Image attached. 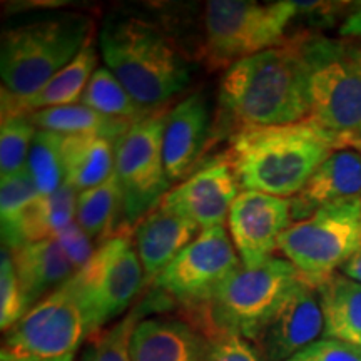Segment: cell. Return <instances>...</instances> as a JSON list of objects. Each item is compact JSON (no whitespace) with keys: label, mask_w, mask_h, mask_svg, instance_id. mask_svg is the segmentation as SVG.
<instances>
[{"label":"cell","mask_w":361,"mask_h":361,"mask_svg":"<svg viewBox=\"0 0 361 361\" xmlns=\"http://www.w3.org/2000/svg\"><path fill=\"white\" fill-rule=\"evenodd\" d=\"M308 35L298 34L226 69L219 84V106L238 130L308 119Z\"/></svg>","instance_id":"cell-1"},{"label":"cell","mask_w":361,"mask_h":361,"mask_svg":"<svg viewBox=\"0 0 361 361\" xmlns=\"http://www.w3.org/2000/svg\"><path fill=\"white\" fill-rule=\"evenodd\" d=\"M340 141L305 119L295 124L251 128L234 133L226 159L243 191L291 200Z\"/></svg>","instance_id":"cell-2"},{"label":"cell","mask_w":361,"mask_h":361,"mask_svg":"<svg viewBox=\"0 0 361 361\" xmlns=\"http://www.w3.org/2000/svg\"><path fill=\"white\" fill-rule=\"evenodd\" d=\"M104 64L139 106L154 111L191 80V66L174 39L154 20L112 13L99 32Z\"/></svg>","instance_id":"cell-3"},{"label":"cell","mask_w":361,"mask_h":361,"mask_svg":"<svg viewBox=\"0 0 361 361\" xmlns=\"http://www.w3.org/2000/svg\"><path fill=\"white\" fill-rule=\"evenodd\" d=\"M92 29L89 17L74 12L8 27L0 49L4 89L16 99L37 94L82 51Z\"/></svg>","instance_id":"cell-4"},{"label":"cell","mask_w":361,"mask_h":361,"mask_svg":"<svg viewBox=\"0 0 361 361\" xmlns=\"http://www.w3.org/2000/svg\"><path fill=\"white\" fill-rule=\"evenodd\" d=\"M300 278L290 261L274 256L256 269L241 264L206 305L184 310V319L200 331L219 328L256 343L283 298Z\"/></svg>","instance_id":"cell-5"},{"label":"cell","mask_w":361,"mask_h":361,"mask_svg":"<svg viewBox=\"0 0 361 361\" xmlns=\"http://www.w3.org/2000/svg\"><path fill=\"white\" fill-rule=\"evenodd\" d=\"M310 121L340 141L361 130V44L308 35Z\"/></svg>","instance_id":"cell-6"},{"label":"cell","mask_w":361,"mask_h":361,"mask_svg":"<svg viewBox=\"0 0 361 361\" xmlns=\"http://www.w3.org/2000/svg\"><path fill=\"white\" fill-rule=\"evenodd\" d=\"M300 17L293 0L259 4L251 0H211L202 13L204 52L213 69L231 67L286 42V29Z\"/></svg>","instance_id":"cell-7"},{"label":"cell","mask_w":361,"mask_h":361,"mask_svg":"<svg viewBox=\"0 0 361 361\" xmlns=\"http://www.w3.org/2000/svg\"><path fill=\"white\" fill-rule=\"evenodd\" d=\"M361 247V197L319 207L279 236L278 250L313 288L328 281Z\"/></svg>","instance_id":"cell-8"},{"label":"cell","mask_w":361,"mask_h":361,"mask_svg":"<svg viewBox=\"0 0 361 361\" xmlns=\"http://www.w3.org/2000/svg\"><path fill=\"white\" fill-rule=\"evenodd\" d=\"M67 284L78 296L87 323L89 338L121 316L146 284V274L128 233L117 234L94 252L87 264Z\"/></svg>","instance_id":"cell-9"},{"label":"cell","mask_w":361,"mask_h":361,"mask_svg":"<svg viewBox=\"0 0 361 361\" xmlns=\"http://www.w3.org/2000/svg\"><path fill=\"white\" fill-rule=\"evenodd\" d=\"M164 128L166 116L156 111L134 123L114 144V174L123 194L126 228L137 226L169 192L162 152Z\"/></svg>","instance_id":"cell-10"},{"label":"cell","mask_w":361,"mask_h":361,"mask_svg":"<svg viewBox=\"0 0 361 361\" xmlns=\"http://www.w3.org/2000/svg\"><path fill=\"white\" fill-rule=\"evenodd\" d=\"M89 338L84 311L69 284L45 296L7 331L2 361H69Z\"/></svg>","instance_id":"cell-11"},{"label":"cell","mask_w":361,"mask_h":361,"mask_svg":"<svg viewBox=\"0 0 361 361\" xmlns=\"http://www.w3.org/2000/svg\"><path fill=\"white\" fill-rule=\"evenodd\" d=\"M241 264L233 239L223 226L202 229L157 276L154 284L162 295L178 301L184 310L192 308L206 305Z\"/></svg>","instance_id":"cell-12"},{"label":"cell","mask_w":361,"mask_h":361,"mask_svg":"<svg viewBox=\"0 0 361 361\" xmlns=\"http://www.w3.org/2000/svg\"><path fill=\"white\" fill-rule=\"evenodd\" d=\"M293 224L291 201L259 191H241L228 216L229 236L245 268L263 266Z\"/></svg>","instance_id":"cell-13"},{"label":"cell","mask_w":361,"mask_h":361,"mask_svg":"<svg viewBox=\"0 0 361 361\" xmlns=\"http://www.w3.org/2000/svg\"><path fill=\"white\" fill-rule=\"evenodd\" d=\"M324 318L316 288L300 278L274 311L256 341L266 361H286L318 341Z\"/></svg>","instance_id":"cell-14"},{"label":"cell","mask_w":361,"mask_h":361,"mask_svg":"<svg viewBox=\"0 0 361 361\" xmlns=\"http://www.w3.org/2000/svg\"><path fill=\"white\" fill-rule=\"evenodd\" d=\"M238 196L239 183L224 156L178 184L161 204L191 219L202 231L223 226Z\"/></svg>","instance_id":"cell-15"},{"label":"cell","mask_w":361,"mask_h":361,"mask_svg":"<svg viewBox=\"0 0 361 361\" xmlns=\"http://www.w3.org/2000/svg\"><path fill=\"white\" fill-rule=\"evenodd\" d=\"M209 135V107L201 92L191 94L166 114L164 152L166 174L171 183L183 179L200 159Z\"/></svg>","instance_id":"cell-16"},{"label":"cell","mask_w":361,"mask_h":361,"mask_svg":"<svg viewBox=\"0 0 361 361\" xmlns=\"http://www.w3.org/2000/svg\"><path fill=\"white\" fill-rule=\"evenodd\" d=\"M351 197H361V152L350 147L336 149L290 200L293 223L310 218L319 207Z\"/></svg>","instance_id":"cell-17"},{"label":"cell","mask_w":361,"mask_h":361,"mask_svg":"<svg viewBox=\"0 0 361 361\" xmlns=\"http://www.w3.org/2000/svg\"><path fill=\"white\" fill-rule=\"evenodd\" d=\"M133 361H207V340L184 318L139 319L129 341Z\"/></svg>","instance_id":"cell-18"},{"label":"cell","mask_w":361,"mask_h":361,"mask_svg":"<svg viewBox=\"0 0 361 361\" xmlns=\"http://www.w3.org/2000/svg\"><path fill=\"white\" fill-rule=\"evenodd\" d=\"M201 233L200 226L162 204L134 228V246L146 274V283L157 276Z\"/></svg>","instance_id":"cell-19"},{"label":"cell","mask_w":361,"mask_h":361,"mask_svg":"<svg viewBox=\"0 0 361 361\" xmlns=\"http://www.w3.org/2000/svg\"><path fill=\"white\" fill-rule=\"evenodd\" d=\"M8 251L16 264L27 310L34 308L45 296L64 286L75 274L74 266L67 259L56 238L24 243Z\"/></svg>","instance_id":"cell-20"},{"label":"cell","mask_w":361,"mask_h":361,"mask_svg":"<svg viewBox=\"0 0 361 361\" xmlns=\"http://www.w3.org/2000/svg\"><path fill=\"white\" fill-rule=\"evenodd\" d=\"M97 51L94 45V35L90 37L71 64H67L59 74L49 80L42 89L27 99H16L2 87V112H30L49 109V107L71 106L80 102L90 78L97 71Z\"/></svg>","instance_id":"cell-21"},{"label":"cell","mask_w":361,"mask_h":361,"mask_svg":"<svg viewBox=\"0 0 361 361\" xmlns=\"http://www.w3.org/2000/svg\"><path fill=\"white\" fill-rule=\"evenodd\" d=\"M66 183L78 192L87 191L114 174V142L99 134L64 135Z\"/></svg>","instance_id":"cell-22"},{"label":"cell","mask_w":361,"mask_h":361,"mask_svg":"<svg viewBox=\"0 0 361 361\" xmlns=\"http://www.w3.org/2000/svg\"><path fill=\"white\" fill-rule=\"evenodd\" d=\"M316 291L324 318V338L361 348V284L336 273Z\"/></svg>","instance_id":"cell-23"},{"label":"cell","mask_w":361,"mask_h":361,"mask_svg":"<svg viewBox=\"0 0 361 361\" xmlns=\"http://www.w3.org/2000/svg\"><path fill=\"white\" fill-rule=\"evenodd\" d=\"M27 116L37 129L51 130L62 135L99 134L114 144L134 124L129 121L104 116L84 104L49 107V109L30 112Z\"/></svg>","instance_id":"cell-24"},{"label":"cell","mask_w":361,"mask_h":361,"mask_svg":"<svg viewBox=\"0 0 361 361\" xmlns=\"http://www.w3.org/2000/svg\"><path fill=\"white\" fill-rule=\"evenodd\" d=\"M78 197L79 192L67 183L49 196H39L25 216L22 228L24 243L54 238L66 226L74 223L78 214Z\"/></svg>","instance_id":"cell-25"},{"label":"cell","mask_w":361,"mask_h":361,"mask_svg":"<svg viewBox=\"0 0 361 361\" xmlns=\"http://www.w3.org/2000/svg\"><path fill=\"white\" fill-rule=\"evenodd\" d=\"M39 196L40 194L27 168L2 178V184H0L2 243L8 250L24 245L22 228H24L25 216L34 202L39 200Z\"/></svg>","instance_id":"cell-26"},{"label":"cell","mask_w":361,"mask_h":361,"mask_svg":"<svg viewBox=\"0 0 361 361\" xmlns=\"http://www.w3.org/2000/svg\"><path fill=\"white\" fill-rule=\"evenodd\" d=\"M79 104H84L107 117L129 121V123H137L142 117L156 112L139 106L106 66L97 67V71L94 72Z\"/></svg>","instance_id":"cell-27"},{"label":"cell","mask_w":361,"mask_h":361,"mask_svg":"<svg viewBox=\"0 0 361 361\" xmlns=\"http://www.w3.org/2000/svg\"><path fill=\"white\" fill-rule=\"evenodd\" d=\"M62 142V134L39 129L30 146L25 168L40 196L56 192L66 183Z\"/></svg>","instance_id":"cell-28"},{"label":"cell","mask_w":361,"mask_h":361,"mask_svg":"<svg viewBox=\"0 0 361 361\" xmlns=\"http://www.w3.org/2000/svg\"><path fill=\"white\" fill-rule=\"evenodd\" d=\"M119 209L123 211V194L119 180L112 174L99 186L79 192L75 221L94 239L109 231Z\"/></svg>","instance_id":"cell-29"},{"label":"cell","mask_w":361,"mask_h":361,"mask_svg":"<svg viewBox=\"0 0 361 361\" xmlns=\"http://www.w3.org/2000/svg\"><path fill=\"white\" fill-rule=\"evenodd\" d=\"M30 117L17 112H2L0 128V173L2 178L19 173L25 168L30 146L37 134Z\"/></svg>","instance_id":"cell-30"},{"label":"cell","mask_w":361,"mask_h":361,"mask_svg":"<svg viewBox=\"0 0 361 361\" xmlns=\"http://www.w3.org/2000/svg\"><path fill=\"white\" fill-rule=\"evenodd\" d=\"M27 311L12 255L4 246L0 255V328L7 333L24 318Z\"/></svg>","instance_id":"cell-31"},{"label":"cell","mask_w":361,"mask_h":361,"mask_svg":"<svg viewBox=\"0 0 361 361\" xmlns=\"http://www.w3.org/2000/svg\"><path fill=\"white\" fill-rule=\"evenodd\" d=\"M139 319H141L139 313L134 311L114 328L90 336V346L84 361H133L129 353V341Z\"/></svg>","instance_id":"cell-32"},{"label":"cell","mask_w":361,"mask_h":361,"mask_svg":"<svg viewBox=\"0 0 361 361\" xmlns=\"http://www.w3.org/2000/svg\"><path fill=\"white\" fill-rule=\"evenodd\" d=\"M202 335L207 340V361H263L258 345L239 333L213 328Z\"/></svg>","instance_id":"cell-33"},{"label":"cell","mask_w":361,"mask_h":361,"mask_svg":"<svg viewBox=\"0 0 361 361\" xmlns=\"http://www.w3.org/2000/svg\"><path fill=\"white\" fill-rule=\"evenodd\" d=\"M54 238H56L59 246L62 247V251H64L67 259L71 261V264L74 266L75 273L89 263L97 250L92 245V238H89V234L80 228L78 221L66 226Z\"/></svg>","instance_id":"cell-34"},{"label":"cell","mask_w":361,"mask_h":361,"mask_svg":"<svg viewBox=\"0 0 361 361\" xmlns=\"http://www.w3.org/2000/svg\"><path fill=\"white\" fill-rule=\"evenodd\" d=\"M286 361H361V348L331 338H322Z\"/></svg>","instance_id":"cell-35"},{"label":"cell","mask_w":361,"mask_h":361,"mask_svg":"<svg viewBox=\"0 0 361 361\" xmlns=\"http://www.w3.org/2000/svg\"><path fill=\"white\" fill-rule=\"evenodd\" d=\"M340 35L343 39H361V2L356 4L353 11L345 17L340 27Z\"/></svg>","instance_id":"cell-36"},{"label":"cell","mask_w":361,"mask_h":361,"mask_svg":"<svg viewBox=\"0 0 361 361\" xmlns=\"http://www.w3.org/2000/svg\"><path fill=\"white\" fill-rule=\"evenodd\" d=\"M341 274H345L346 278L353 279V281L361 284V247L348 261H346L345 264H343Z\"/></svg>","instance_id":"cell-37"},{"label":"cell","mask_w":361,"mask_h":361,"mask_svg":"<svg viewBox=\"0 0 361 361\" xmlns=\"http://www.w3.org/2000/svg\"><path fill=\"white\" fill-rule=\"evenodd\" d=\"M343 147H350V149H355V151L361 152V130L360 133H356L355 135H351L350 139H346L345 146Z\"/></svg>","instance_id":"cell-38"},{"label":"cell","mask_w":361,"mask_h":361,"mask_svg":"<svg viewBox=\"0 0 361 361\" xmlns=\"http://www.w3.org/2000/svg\"><path fill=\"white\" fill-rule=\"evenodd\" d=\"M69 361H74V360H69Z\"/></svg>","instance_id":"cell-39"}]
</instances>
